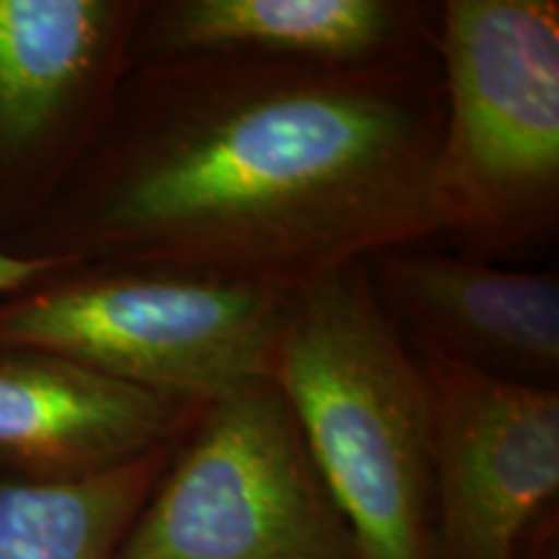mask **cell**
<instances>
[{
	"mask_svg": "<svg viewBox=\"0 0 559 559\" xmlns=\"http://www.w3.org/2000/svg\"><path fill=\"white\" fill-rule=\"evenodd\" d=\"M115 559H358L272 379L202 404Z\"/></svg>",
	"mask_w": 559,
	"mask_h": 559,
	"instance_id": "5b68a950",
	"label": "cell"
},
{
	"mask_svg": "<svg viewBox=\"0 0 559 559\" xmlns=\"http://www.w3.org/2000/svg\"><path fill=\"white\" fill-rule=\"evenodd\" d=\"M270 379L358 559H438L428 376L376 298L366 262L290 293Z\"/></svg>",
	"mask_w": 559,
	"mask_h": 559,
	"instance_id": "7a4b0ae2",
	"label": "cell"
},
{
	"mask_svg": "<svg viewBox=\"0 0 559 559\" xmlns=\"http://www.w3.org/2000/svg\"><path fill=\"white\" fill-rule=\"evenodd\" d=\"M174 449L81 481L0 479V559H115Z\"/></svg>",
	"mask_w": 559,
	"mask_h": 559,
	"instance_id": "8fae6325",
	"label": "cell"
},
{
	"mask_svg": "<svg viewBox=\"0 0 559 559\" xmlns=\"http://www.w3.org/2000/svg\"><path fill=\"white\" fill-rule=\"evenodd\" d=\"M148 0H0V247L107 128Z\"/></svg>",
	"mask_w": 559,
	"mask_h": 559,
	"instance_id": "8992f818",
	"label": "cell"
},
{
	"mask_svg": "<svg viewBox=\"0 0 559 559\" xmlns=\"http://www.w3.org/2000/svg\"><path fill=\"white\" fill-rule=\"evenodd\" d=\"M436 192L461 254L526 249L559 223V3L445 0Z\"/></svg>",
	"mask_w": 559,
	"mask_h": 559,
	"instance_id": "3957f363",
	"label": "cell"
},
{
	"mask_svg": "<svg viewBox=\"0 0 559 559\" xmlns=\"http://www.w3.org/2000/svg\"><path fill=\"white\" fill-rule=\"evenodd\" d=\"M438 21L440 3L417 0H148L132 60L251 55L330 68L391 66L438 58Z\"/></svg>",
	"mask_w": 559,
	"mask_h": 559,
	"instance_id": "30bf717a",
	"label": "cell"
},
{
	"mask_svg": "<svg viewBox=\"0 0 559 559\" xmlns=\"http://www.w3.org/2000/svg\"><path fill=\"white\" fill-rule=\"evenodd\" d=\"M438 559H534L557 536L559 389L419 355Z\"/></svg>",
	"mask_w": 559,
	"mask_h": 559,
	"instance_id": "52a82bcc",
	"label": "cell"
},
{
	"mask_svg": "<svg viewBox=\"0 0 559 559\" xmlns=\"http://www.w3.org/2000/svg\"><path fill=\"white\" fill-rule=\"evenodd\" d=\"M290 293L132 264H70L0 298V345L45 349L164 400L270 379Z\"/></svg>",
	"mask_w": 559,
	"mask_h": 559,
	"instance_id": "277c9868",
	"label": "cell"
},
{
	"mask_svg": "<svg viewBox=\"0 0 559 559\" xmlns=\"http://www.w3.org/2000/svg\"><path fill=\"white\" fill-rule=\"evenodd\" d=\"M376 298L419 355L559 389V277L407 243L366 260Z\"/></svg>",
	"mask_w": 559,
	"mask_h": 559,
	"instance_id": "ba28073f",
	"label": "cell"
},
{
	"mask_svg": "<svg viewBox=\"0 0 559 559\" xmlns=\"http://www.w3.org/2000/svg\"><path fill=\"white\" fill-rule=\"evenodd\" d=\"M534 559H559V549H557V536H551V539H547L539 547V551H536Z\"/></svg>",
	"mask_w": 559,
	"mask_h": 559,
	"instance_id": "4fadbf2b",
	"label": "cell"
},
{
	"mask_svg": "<svg viewBox=\"0 0 559 559\" xmlns=\"http://www.w3.org/2000/svg\"><path fill=\"white\" fill-rule=\"evenodd\" d=\"M62 267H70V264L60 260H29V257H16L0 249V298L11 296L21 288H29L41 277L52 275Z\"/></svg>",
	"mask_w": 559,
	"mask_h": 559,
	"instance_id": "7c38bea8",
	"label": "cell"
},
{
	"mask_svg": "<svg viewBox=\"0 0 559 559\" xmlns=\"http://www.w3.org/2000/svg\"><path fill=\"white\" fill-rule=\"evenodd\" d=\"M440 130L438 58L143 60L58 198L0 249L293 293L376 251L443 239Z\"/></svg>",
	"mask_w": 559,
	"mask_h": 559,
	"instance_id": "6da1fadb",
	"label": "cell"
},
{
	"mask_svg": "<svg viewBox=\"0 0 559 559\" xmlns=\"http://www.w3.org/2000/svg\"><path fill=\"white\" fill-rule=\"evenodd\" d=\"M200 407L45 349L0 345V479L81 481L177 445Z\"/></svg>",
	"mask_w": 559,
	"mask_h": 559,
	"instance_id": "9c48e42d",
	"label": "cell"
}]
</instances>
